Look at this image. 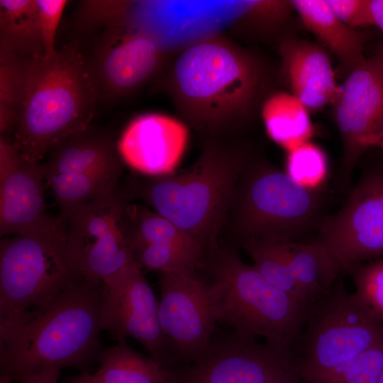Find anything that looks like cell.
<instances>
[{"mask_svg":"<svg viewBox=\"0 0 383 383\" xmlns=\"http://www.w3.org/2000/svg\"><path fill=\"white\" fill-rule=\"evenodd\" d=\"M299 379V376L295 371L294 367H292L279 374L269 383H300Z\"/></svg>","mask_w":383,"mask_h":383,"instance_id":"8d00e7d4","label":"cell"},{"mask_svg":"<svg viewBox=\"0 0 383 383\" xmlns=\"http://www.w3.org/2000/svg\"><path fill=\"white\" fill-rule=\"evenodd\" d=\"M244 168L243 155L214 141L184 172L133 181L125 190L184 230L204 252L216 245V233Z\"/></svg>","mask_w":383,"mask_h":383,"instance_id":"277c9868","label":"cell"},{"mask_svg":"<svg viewBox=\"0 0 383 383\" xmlns=\"http://www.w3.org/2000/svg\"><path fill=\"white\" fill-rule=\"evenodd\" d=\"M248 174L237 186L232 202L244 243L251 240L300 242L316 222L321 204L316 190L276 168L258 167Z\"/></svg>","mask_w":383,"mask_h":383,"instance_id":"ba28073f","label":"cell"},{"mask_svg":"<svg viewBox=\"0 0 383 383\" xmlns=\"http://www.w3.org/2000/svg\"><path fill=\"white\" fill-rule=\"evenodd\" d=\"M158 317L174 362L191 363L209 346L220 319L219 289L194 274L161 273Z\"/></svg>","mask_w":383,"mask_h":383,"instance_id":"8fae6325","label":"cell"},{"mask_svg":"<svg viewBox=\"0 0 383 383\" xmlns=\"http://www.w3.org/2000/svg\"><path fill=\"white\" fill-rule=\"evenodd\" d=\"M102 289L79 274L45 306L0 319L1 374L87 365L100 348Z\"/></svg>","mask_w":383,"mask_h":383,"instance_id":"6da1fadb","label":"cell"},{"mask_svg":"<svg viewBox=\"0 0 383 383\" xmlns=\"http://www.w3.org/2000/svg\"><path fill=\"white\" fill-rule=\"evenodd\" d=\"M188 130L181 121L160 113H145L133 118L118 143L123 162L152 177L171 173L185 150Z\"/></svg>","mask_w":383,"mask_h":383,"instance_id":"e0dca14e","label":"cell"},{"mask_svg":"<svg viewBox=\"0 0 383 383\" xmlns=\"http://www.w3.org/2000/svg\"><path fill=\"white\" fill-rule=\"evenodd\" d=\"M94 374H82L67 383H169L171 369L129 347L126 340L106 348L99 355Z\"/></svg>","mask_w":383,"mask_h":383,"instance_id":"7402d4cb","label":"cell"},{"mask_svg":"<svg viewBox=\"0 0 383 383\" xmlns=\"http://www.w3.org/2000/svg\"><path fill=\"white\" fill-rule=\"evenodd\" d=\"M335 16L346 26L355 29L374 26L370 0H326Z\"/></svg>","mask_w":383,"mask_h":383,"instance_id":"836d02e7","label":"cell"},{"mask_svg":"<svg viewBox=\"0 0 383 383\" xmlns=\"http://www.w3.org/2000/svg\"><path fill=\"white\" fill-rule=\"evenodd\" d=\"M125 218L133 255L142 248L154 243H171L204 251L202 246L184 230L156 212L129 203Z\"/></svg>","mask_w":383,"mask_h":383,"instance_id":"d4e9b609","label":"cell"},{"mask_svg":"<svg viewBox=\"0 0 383 383\" xmlns=\"http://www.w3.org/2000/svg\"><path fill=\"white\" fill-rule=\"evenodd\" d=\"M293 9L305 26L350 72L365 57V36L346 26L333 12L326 0H292Z\"/></svg>","mask_w":383,"mask_h":383,"instance_id":"ffe728a7","label":"cell"},{"mask_svg":"<svg viewBox=\"0 0 383 383\" xmlns=\"http://www.w3.org/2000/svg\"><path fill=\"white\" fill-rule=\"evenodd\" d=\"M0 383H12V380L7 376L1 374Z\"/></svg>","mask_w":383,"mask_h":383,"instance_id":"74e56055","label":"cell"},{"mask_svg":"<svg viewBox=\"0 0 383 383\" xmlns=\"http://www.w3.org/2000/svg\"><path fill=\"white\" fill-rule=\"evenodd\" d=\"M0 53L26 60L45 55L35 0L0 1Z\"/></svg>","mask_w":383,"mask_h":383,"instance_id":"603a6c76","label":"cell"},{"mask_svg":"<svg viewBox=\"0 0 383 383\" xmlns=\"http://www.w3.org/2000/svg\"><path fill=\"white\" fill-rule=\"evenodd\" d=\"M383 338L374 319L338 279L311 309L292 352L300 378L331 370Z\"/></svg>","mask_w":383,"mask_h":383,"instance_id":"52a82bcc","label":"cell"},{"mask_svg":"<svg viewBox=\"0 0 383 383\" xmlns=\"http://www.w3.org/2000/svg\"><path fill=\"white\" fill-rule=\"evenodd\" d=\"M374 26H377L383 35V0H370Z\"/></svg>","mask_w":383,"mask_h":383,"instance_id":"d590c367","label":"cell"},{"mask_svg":"<svg viewBox=\"0 0 383 383\" xmlns=\"http://www.w3.org/2000/svg\"><path fill=\"white\" fill-rule=\"evenodd\" d=\"M101 325L117 341L131 337L161 365H172L160 325L158 302L136 262L103 282Z\"/></svg>","mask_w":383,"mask_h":383,"instance_id":"4fadbf2b","label":"cell"},{"mask_svg":"<svg viewBox=\"0 0 383 383\" xmlns=\"http://www.w3.org/2000/svg\"><path fill=\"white\" fill-rule=\"evenodd\" d=\"M233 331L211 341L188 367L171 370L169 383H269L294 367L292 356Z\"/></svg>","mask_w":383,"mask_h":383,"instance_id":"9a60e30c","label":"cell"},{"mask_svg":"<svg viewBox=\"0 0 383 383\" xmlns=\"http://www.w3.org/2000/svg\"><path fill=\"white\" fill-rule=\"evenodd\" d=\"M348 272L355 284L354 296L383 324V257L353 265Z\"/></svg>","mask_w":383,"mask_h":383,"instance_id":"f546056e","label":"cell"},{"mask_svg":"<svg viewBox=\"0 0 383 383\" xmlns=\"http://www.w3.org/2000/svg\"><path fill=\"white\" fill-rule=\"evenodd\" d=\"M35 2L38 10L44 54L50 55L56 51L55 43L57 28L67 1L35 0Z\"/></svg>","mask_w":383,"mask_h":383,"instance_id":"d6a6232c","label":"cell"},{"mask_svg":"<svg viewBox=\"0 0 383 383\" xmlns=\"http://www.w3.org/2000/svg\"><path fill=\"white\" fill-rule=\"evenodd\" d=\"M243 247L252 258L253 266L267 280L311 308L291 273L284 242L251 240Z\"/></svg>","mask_w":383,"mask_h":383,"instance_id":"484cf974","label":"cell"},{"mask_svg":"<svg viewBox=\"0 0 383 383\" xmlns=\"http://www.w3.org/2000/svg\"><path fill=\"white\" fill-rule=\"evenodd\" d=\"M312 240L323 246L345 272L383 257V172L365 175Z\"/></svg>","mask_w":383,"mask_h":383,"instance_id":"7c38bea8","label":"cell"},{"mask_svg":"<svg viewBox=\"0 0 383 383\" xmlns=\"http://www.w3.org/2000/svg\"><path fill=\"white\" fill-rule=\"evenodd\" d=\"M264 82L259 60L217 35L189 44L169 76L170 94L179 114L194 128L211 135L247 119Z\"/></svg>","mask_w":383,"mask_h":383,"instance_id":"7a4b0ae2","label":"cell"},{"mask_svg":"<svg viewBox=\"0 0 383 383\" xmlns=\"http://www.w3.org/2000/svg\"><path fill=\"white\" fill-rule=\"evenodd\" d=\"M106 31L89 67L99 95L116 99L133 92L155 75L165 50L138 30L113 27Z\"/></svg>","mask_w":383,"mask_h":383,"instance_id":"2e32d148","label":"cell"},{"mask_svg":"<svg viewBox=\"0 0 383 383\" xmlns=\"http://www.w3.org/2000/svg\"><path fill=\"white\" fill-rule=\"evenodd\" d=\"M199 265L218 286L219 321L235 332L263 337L292 355L310 308L271 284L235 252L217 245L204 251Z\"/></svg>","mask_w":383,"mask_h":383,"instance_id":"5b68a950","label":"cell"},{"mask_svg":"<svg viewBox=\"0 0 383 383\" xmlns=\"http://www.w3.org/2000/svg\"><path fill=\"white\" fill-rule=\"evenodd\" d=\"M291 273L311 308L328 294L343 272L327 250L319 243L284 242Z\"/></svg>","mask_w":383,"mask_h":383,"instance_id":"44dd1931","label":"cell"},{"mask_svg":"<svg viewBox=\"0 0 383 383\" xmlns=\"http://www.w3.org/2000/svg\"><path fill=\"white\" fill-rule=\"evenodd\" d=\"M377 383H383V374L381 376Z\"/></svg>","mask_w":383,"mask_h":383,"instance_id":"f35d334b","label":"cell"},{"mask_svg":"<svg viewBox=\"0 0 383 383\" xmlns=\"http://www.w3.org/2000/svg\"><path fill=\"white\" fill-rule=\"evenodd\" d=\"M198 248L183 247L171 243L148 245L134 253L139 267L148 270L164 272L194 274L203 255Z\"/></svg>","mask_w":383,"mask_h":383,"instance_id":"83f0119b","label":"cell"},{"mask_svg":"<svg viewBox=\"0 0 383 383\" xmlns=\"http://www.w3.org/2000/svg\"><path fill=\"white\" fill-rule=\"evenodd\" d=\"M334 107L345 177L361 155L383 139V45L349 72Z\"/></svg>","mask_w":383,"mask_h":383,"instance_id":"5bb4252c","label":"cell"},{"mask_svg":"<svg viewBox=\"0 0 383 383\" xmlns=\"http://www.w3.org/2000/svg\"><path fill=\"white\" fill-rule=\"evenodd\" d=\"M381 148H382V152H383V139L382 140V142L380 143L379 145Z\"/></svg>","mask_w":383,"mask_h":383,"instance_id":"ab89813d","label":"cell"},{"mask_svg":"<svg viewBox=\"0 0 383 383\" xmlns=\"http://www.w3.org/2000/svg\"><path fill=\"white\" fill-rule=\"evenodd\" d=\"M58 367H45L31 372L19 380V383H57Z\"/></svg>","mask_w":383,"mask_h":383,"instance_id":"e575fe53","label":"cell"},{"mask_svg":"<svg viewBox=\"0 0 383 383\" xmlns=\"http://www.w3.org/2000/svg\"><path fill=\"white\" fill-rule=\"evenodd\" d=\"M43 164L20 155L13 165L0 173V234L26 233L43 226L54 217L46 212Z\"/></svg>","mask_w":383,"mask_h":383,"instance_id":"ac0fdd59","label":"cell"},{"mask_svg":"<svg viewBox=\"0 0 383 383\" xmlns=\"http://www.w3.org/2000/svg\"><path fill=\"white\" fill-rule=\"evenodd\" d=\"M383 374V338L343 365L300 378L302 383H377Z\"/></svg>","mask_w":383,"mask_h":383,"instance_id":"4316f807","label":"cell"},{"mask_svg":"<svg viewBox=\"0 0 383 383\" xmlns=\"http://www.w3.org/2000/svg\"><path fill=\"white\" fill-rule=\"evenodd\" d=\"M24 60L15 55L0 53V133L1 137L11 140L16 123Z\"/></svg>","mask_w":383,"mask_h":383,"instance_id":"f1b7e54d","label":"cell"},{"mask_svg":"<svg viewBox=\"0 0 383 383\" xmlns=\"http://www.w3.org/2000/svg\"><path fill=\"white\" fill-rule=\"evenodd\" d=\"M129 196L119 185L79 207L65 222L78 273L104 282L135 262L126 227Z\"/></svg>","mask_w":383,"mask_h":383,"instance_id":"30bf717a","label":"cell"},{"mask_svg":"<svg viewBox=\"0 0 383 383\" xmlns=\"http://www.w3.org/2000/svg\"><path fill=\"white\" fill-rule=\"evenodd\" d=\"M284 77L292 94L309 111L334 104L340 93L331 60L318 45L293 38L279 47Z\"/></svg>","mask_w":383,"mask_h":383,"instance_id":"d6986e66","label":"cell"},{"mask_svg":"<svg viewBox=\"0 0 383 383\" xmlns=\"http://www.w3.org/2000/svg\"><path fill=\"white\" fill-rule=\"evenodd\" d=\"M327 170L323 152L306 142L288 151L287 173L301 185L314 189L325 178Z\"/></svg>","mask_w":383,"mask_h":383,"instance_id":"4dcf8cb0","label":"cell"},{"mask_svg":"<svg viewBox=\"0 0 383 383\" xmlns=\"http://www.w3.org/2000/svg\"><path fill=\"white\" fill-rule=\"evenodd\" d=\"M261 113L269 137L287 151L308 142L313 133L308 109L292 93L269 96Z\"/></svg>","mask_w":383,"mask_h":383,"instance_id":"cb8c5ba5","label":"cell"},{"mask_svg":"<svg viewBox=\"0 0 383 383\" xmlns=\"http://www.w3.org/2000/svg\"><path fill=\"white\" fill-rule=\"evenodd\" d=\"M43 164L45 184L65 222L81 206L118 185L123 160L117 144L91 126L58 143Z\"/></svg>","mask_w":383,"mask_h":383,"instance_id":"9c48e42d","label":"cell"},{"mask_svg":"<svg viewBox=\"0 0 383 383\" xmlns=\"http://www.w3.org/2000/svg\"><path fill=\"white\" fill-rule=\"evenodd\" d=\"M292 9L290 1H243L238 18L245 24L256 28H272L283 23Z\"/></svg>","mask_w":383,"mask_h":383,"instance_id":"1f68e13d","label":"cell"},{"mask_svg":"<svg viewBox=\"0 0 383 383\" xmlns=\"http://www.w3.org/2000/svg\"><path fill=\"white\" fill-rule=\"evenodd\" d=\"M99 97L76 49L24 60L13 144L24 160L40 163L61 140L90 126Z\"/></svg>","mask_w":383,"mask_h":383,"instance_id":"3957f363","label":"cell"},{"mask_svg":"<svg viewBox=\"0 0 383 383\" xmlns=\"http://www.w3.org/2000/svg\"><path fill=\"white\" fill-rule=\"evenodd\" d=\"M79 274L59 216L0 243V319L43 308Z\"/></svg>","mask_w":383,"mask_h":383,"instance_id":"8992f818","label":"cell"}]
</instances>
